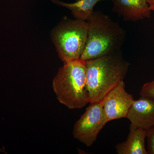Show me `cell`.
<instances>
[{"mask_svg":"<svg viewBox=\"0 0 154 154\" xmlns=\"http://www.w3.org/2000/svg\"><path fill=\"white\" fill-rule=\"evenodd\" d=\"M120 50L86 61V81L90 103L102 101L122 81L130 66Z\"/></svg>","mask_w":154,"mask_h":154,"instance_id":"1","label":"cell"},{"mask_svg":"<svg viewBox=\"0 0 154 154\" xmlns=\"http://www.w3.org/2000/svg\"><path fill=\"white\" fill-rule=\"evenodd\" d=\"M87 22L88 37L80 59L86 61L120 50L126 32L118 23L100 11H94Z\"/></svg>","mask_w":154,"mask_h":154,"instance_id":"2","label":"cell"},{"mask_svg":"<svg viewBox=\"0 0 154 154\" xmlns=\"http://www.w3.org/2000/svg\"><path fill=\"white\" fill-rule=\"evenodd\" d=\"M52 88L59 102L69 109H80L90 103L86 61L80 59L64 63L53 80Z\"/></svg>","mask_w":154,"mask_h":154,"instance_id":"3","label":"cell"},{"mask_svg":"<svg viewBox=\"0 0 154 154\" xmlns=\"http://www.w3.org/2000/svg\"><path fill=\"white\" fill-rule=\"evenodd\" d=\"M87 21L65 18L52 30L51 38L63 63L80 59L88 37Z\"/></svg>","mask_w":154,"mask_h":154,"instance_id":"4","label":"cell"},{"mask_svg":"<svg viewBox=\"0 0 154 154\" xmlns=\"http://www.w3.org/2000/svg\"><path fill=\"white\" fill-rule=\"evenodd\" d=\"M103 100L90 103L85 112L75 123L72 134L87 146L93 145L107 123L103 108Z\"/></svg>","mask_w":154,"mask_h":154,"instance_id":"5","label":"cell"},{"mask_svg":"<svg viewBox=\"0 0 154 154\" xmlns=\"http://www.w3.org/2000/svg\"><path fill=\"white\" fill-rule=\"evenodd\" d=\"M134 100L125 90L124 81H122L103 99V108L107 122L126 118Z\"/></svg>","mask_w":154,"mask_h":154,"instance_id":"6","label":"cell"},{"mask_svg":"<svg viewBox=\"0 0 154 154\" xmlns=\"http://www.w3.org/2000/svg\"><path fill=\"white\" fill-rule=\"evenodd\" d=\"M126 118L130 126L142 128L147 131L154 127V100L140 96L134 102Z\"/></svg>","mask_w":154,"mask_h":154,"instance_id":"7","label":"cell"},{"mask_svg":"<svg viewBox=\"0 0 154 154\" xmlns=\"http://www.w3.org/2000/svg\"><path fill=\"white\" fill-rule=\"evenodd\" d=\"M112 11L125 22H135L151 17L148 0H111Z\"/></svg>","mask_w":154,"mask_h":154,"instance_id":"8","label":"cell"},{"mask_svg":"<svg viewBox=\"0 0 154 154\" xmlns=\"http://www.w3.org/2000/svg\"><path fill=\"white\" fill-rule=\"evenodd\" d=\"M147 131L142 128L130 126V132L125 141L116 146L119 154H148L145 142Z\"/></svg>","mask_w":154,"mask_h":154,"instance_id":"9","label":"cell"},{"mask_svg":"<svg viewBox=\"0 0 154 154\" xmlns=\"http://www.w3.org/2000/svg\"><path fill=\"white\" fill-rule=\"evenodd\" d=\"M58 5L69 9L75 19L87 21L94 12V8L97 3L111 0H76L74 3H67L59 0H50Z\"/></svg>","mask_w":154,"mask_h":154,"instance_id":"10","label":"cell"},{"mask_svg":"<svg viewBox=\"0 0 154 154\" xmlns=\"http://www.w3.org/2000/svg\"><path fill=\"white\" fill-rule=\"evenodd\" d=\"M140 95L154 100V80L145 83L143 86L140 90Z\"/></svg>","mask_w":154,"mask_h":154,"instance_id":"11","label":"cell"},{"mask_svg":"<svg viewBox=\"0 0 154 154\" xmlns=\"http://www.w3.org/2000/svg\"><path fill=\"white\" fill-rule=\"evenodd\" d=\"M147 142L149 154H154V127L147 131Z\"/></svg>","mask_w":154,"mask_h":154,"instance_id":"12","label":"cell"},{"mask_svg":"<svg viewBox=\"0 0 154 154\" xmlns=\"http://www.w3.org/2000/svg\"><path fill=\"white\" fill-rule=\"evenodd\" d=\"M148 3L150 10L154 12V0H148Z\"/></svg>","mask_w":154,"mask_h":154,"instance_id":"13","label":"cell"}]
</instances>
